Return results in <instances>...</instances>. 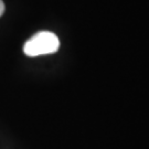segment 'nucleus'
<instances>
[{
  "label": "nucleus",
  "instance_id": "f03ea898",
  "mask_svg": "<svg viewBox=\"0 0 149 149\" xmlns=\"http://www.w3.org/2000/svg\"><path fill=\"white\" fill-rule=\"evenodd\" d=\"M3 12H5V3L2 0H0V17L3 15Z\"/></svg>",
  "mask_w": 149,
  "mask_h": 149
},
{
  "label": "nucleus",
  "instance_id": "f257e3e1",
  "mask_svg": "<svg viewBox=\"0 0 149 149\" xmlns=\"http://www.w3.org/2000/svg\"><path fill=\"white\" fill-rule=\"evenodd\" d=\"M60 48L58 36L50 31H40L32 36L23 45V53L30 56L55 53Z\"/></svg>",
  "mask_w": 149,
  "mask_h": 149
}]
</instances>
